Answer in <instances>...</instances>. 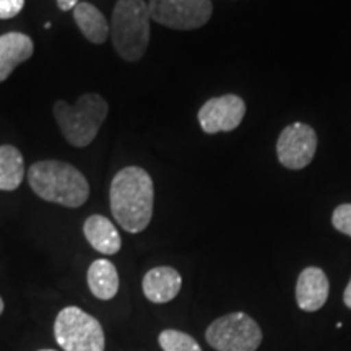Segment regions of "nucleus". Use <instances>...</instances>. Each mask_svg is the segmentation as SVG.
I'll return each mask as SVG.
<instances>
[{
	"mask_svg": "<svg viewBox=\"0 0 351 351\" xmlns=\"http://www.w3.org/2000/svg\"><path fill=\"white\" fill-rule=\"evenodd\" d=\"M111 212L122 230L137 234L147 230L153 217L155 189L150 174L138 166H127L114 176L109 191Z\"/></svg>",
	"mask_w": 351,
	"mask_h": 351,
	"instance_id": "f257e3e1",
	"label": "nucleus"
},
{
	"mask_svg": "<svg viewBox=\"0 0 351 351\" xmlns=\"http://www.w3.org/2000/svg\"><path fill=\"white\" fill-rule=\"evenodd\" d=\"M29 187L43 200L67 208H78L88 200L90 186L75 166L57 160H44L28 169Z\"/></svg>",
	"mask_w": 351,
	"mask_h": 351,
	"instance_id": "f03ea898",
	"label": "nucleus"
},
{
	"mask_svg": "<svg viewBox=\"0 0 351 351\" xmlns=\"http://www.w3.org/2000/svg\"><path fill=\"white\" fill-rule=\"evenodd\" d=\"M150 12L145 0H117L109 23L114 49L127 62H137L150 43Z\"/></svg>",
	"mask_w": 351,
	"mask_h": 351,
	"instance_id": "7ed1b4c3",
	"label": "nucleus"
},
{
	"mask_svg": "<svg viewBox=\"0 0 351 351\" xmlns=\"http://www.w3.org/2000/svg\"><path fill=\"white\" fill-rule=\"evenodd\" d=\"M108 103L101 95L86 93L77 99L73 106L59 99L56 101L54 117L64 138L77 148H85L98 135L108 116Z\"/></svg>",
	"mask_w": 351,
	"mask_h": 351,
	"instance_id": "20e7f679",
	"label": "nucleus"
},
{
	"mask_svg": "<svg viewBox=\"0 0 351 351\" xmlns=\"http://www.w3.org/2000/svg\"><path fill=\"white\" fill-rule=\"evenodd\" d=\"M54 337L64 351H104V332L93 315L77 306L64 307L56 317Z\"/></svg>",
	"mask_w": 351,
	"mask_h": 351,
	"instance_id": "39448f33",
	"label": "nucleus"
},
{
	"mask_svg": "<svg viewBox=\"0 0 351 351\" xmlns=\"http://www.w3.org/2000/svg\"><path fill=\"white\" fill-rule=\"evenodd\" d=\"M205 339L217 351H256L262 330L251 315L232 313L210 324Z\"/></svg>",
	"mask_w": 351,
	"mask_h": 351,
	"instance_id": "423d86ee",
	"label": "nucleus"
},
{
	"mask_svg": "<svg viewBox=\"0 0 351 351\" xmlns=\"http://www.w3.org/2000/svg\"><path fill=\"white\" fill-rule=\"evenodd\" d=\"M148 12L153 21L171 29L202 28L212 19V0H150Z\"/></svg>",
	"mask_w": 351,
	"mask_h": 351,
	"instance_id": "0eeeda50",
	"label": "nucleus"
},
{
	"mask_svg": "<svg viewBox=\"0 0 351 351\" xmlns=\"http://www.w3.org/2000/svg\"><path fill=\"white\" fill-rule=\"evenodd\" d=\"M317 150V134L311 125L296 122L287 125L276 142V156L287 169H304L314 160Z\"/></svg>",
	"mask_w": 351,
	"mask_h": 351,
	"instance_id": "6e6552de",
	"label": "nucleus"
},
{
	"mask_svg": "<svg viewBox=\"0 0 351 351\" xmlns=\"http://www.w3.org/2000/svg\"><path fill=\"white\" fill-rule=\"evenodd\" d=\"M244 116L245 103L236 95H223L208 99L197 114L202 130L210 135L238 129Z\"/></svg>",
	"mask_w": 351,
	"mask_h": 351,
	"instance_id": "1a4fd4ad",
	"label": "nucleus"
},
{
	"mask_svg": "<svg viewBox=\"0 0 351 351\" xmlns=\"http://www.w3.org/2000/svg\"><path fill=\"white\" fill-rule=\"evenodd\" d=\"M328 298V278L319 267H307L298 276L296 302L300 309L314 313L326 304Z\"/></svg>",
	"mask_w": 351,
	"mask_h": 351,
	"instance_id": "9d476101",
	"label": "nucleus"
},
{
	"mask_svg": "<svg viewBox=\"0 0 351 351\" xmlns=\"http://www.w3.org/2000/svg\"><path fill=\"white\" fill-rule=\"evenodd\" d=\"M181 275L173 267L152 269L150 271H147L142 282L143 295L147 296L148 301L156 302V304H165V302L173 301L181 291Z\"/></svg>",
	"mask_w": 351,
	"mask_h": 351,
	"instance_id": "9b49d317",
	"label": "nucleus"
},
{
	"mask_svg": "<svg viewBox=\"0 0 351 351\" xmlns=\"http://www.w3.org/2000/svg\"><path fill=\"white\" fill-rule=\"evenodd\" d=\"M34 52L33 39L25 33H7L0 36V82L7 80L20 64Z\"/></svg>",
	"mask_w": 351,
	"mask_h": 351,
	"instance_id": "f8f14e48",
	"label": "nucleus"
},
{
	"mask_svg": "<svg viewBox=\"0 0 351 351\" xmlns=\"http://www.w3.org/2000/svg\"><path fill=\"white\" fill-rule=\"evenodd\" d=\"M85 238L95 251L104 256H114L121 251V234L111 219L103 215H91L83 225Z\"/></svg>",
	"mask_w": 351,
	"mask_h": 351,
	"instance_id": "ddd939ff",
	"label": "nucleus"
},
{
	"mask_svg": "<svg viewBox=\"0 0 351 351\" xmlns=\"http://www.w3.org/2000/svg\"><path fill=\"white\" fill-rule=\"evenodd\" d=\"M86 278L90 291L98 300L109 301L119 291V274L116 265L108 258H98L91 263Z\"/></svg>",
	"mask_w": 351,
	"mask_h": 351,
	"instance_id": "4468645a",
	"label": "nucleus"
},
{
	"mask_svg": "<svg viewBox=\"0 0 351 351\" xmlns=\"http://www.w3.org/2000/svg\"><path fill=\"white\" fill-rule=\"evenodd\" d=\"M73 20L88 41L104 44L109 38V23L104 15L90 2H80L73 8Z\"/></svg>",
	"mask_w": 351,
	"mask_h": 351,
	"instance_id": "2eb2a0df",
	"label": "nucleus"
},
{
	"mask_svg": "<svg viewBox=\"0 0 351 351\" xmlns=\"http://www.w3.org/2000/svg\"><path fill=\"white\" fill-rule=\"evenodd\" d=\"M25 178V161L19 148L12 145L0 147V191H15Z\"/></svg>",
	"mask_w": 351,
	"mask_h": 351,
	"instance_id": "dca6fc26",
	"label": "nucleus"
},
{
	"mask_svg": "<svg viewBox=\"0 0 351 351\" xmlns=\"http://www.w3.org/2000/svg\"><path fill=\"white\" fill-rule=\"evenodd\" d=\"M163 351H202L200 345L187 333L179 330H163L158 337Z\"/></svg>",
	"mask_w": 351,
	"mask_h": 351,
	"instance_id": "f3484780",
	"label": "nucleus"
},
{
	"mask_svg": "<svg viewBox=\"0 0 351 351\" xmlns=\"http://www.w3.org/2000/svg\"><path fill=\"white\" fill-rule=\"evenodd\" d=\"M332 225L335 230L351 238V204H341L333 210Z\"/></svg>",
	"mask_w": 351,
	"mask_h": 351,
	"instance_id": "a211bd4d",
	"label": "nucleus"
},
{
	"mask_svg": "<svg viewBox=\"0 0 351 351\" xmlns=\"http://www.w3.org/2000/svg\"><path fill=\"white\" fill-rule=\"evenodd\" d=\"M23 7L25 0H0V20L15 19Z\"/></svg>",
	"mask_w": 351,
	"mask_h": 351,
	"instance_id": "6ab92c4d",
	"label": "nucleus"
},
{
	"mask_svg": "<svg viewBox=\"0 0 351 351\" xmlns=\"http://www.w3.org/2000/svg\"><path fill=\"white\" fill-rule=\"evenodd\" d=\"M78 3H80V0H57V7H59L62 12L73 10Z\"/></svg>",
	"mask_w": 351,
	"mask_h": 351,
	"instance_id": "aec40b11",
	"label": "nucleus"
},
{
	"mask_svg": "<svg viewBox=\"0 0 351 351\" xmlns=\"http://www.w3.org/2000/svg\"><path fill=\"white\" fill-rule=\"evenodd\" d=\"M343 302L348 309H351V280H350V283L346 285V289L343 293Z\"/></svg>",
	"mask_w": 351,
	"mask_h": 351,
	"instance_id": "412c9836",
	"label": "nucleus"
},
{
	"mask_svg": "<svg viewBox=\"0 0 351 351\" xmlns=\"http://www.w3.org/2000/svg\"><path fill=\"white\" fill-rule=\"evenodd\" d=\"M2 313H3V301L2 298H0V315H2Z\"/></svg>",
	"mask_w": 351,
	"mask_h": 351,
	"instance_id": "4be33fe9",
	"label": "nucleus"
},
{
	"mask_svg": "<svg viewBox=\"0 0 351 351\" xmlns=\"http://www.w3.org/2000/svg\"><path fill=\"white\" fill-rule=\"evenodd\" d=\"M39 351H56V350H39Z\"/></svg>",
	"mask_w": 351,
	"mask_h": 351,
	"instance_id": "5701e85b",
	"label": "nucleus"
}]
</instances>
